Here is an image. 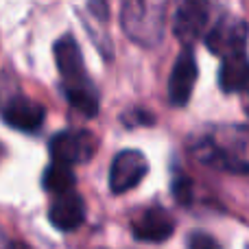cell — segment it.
<instances>
[{
    "label": "cell",
    "mask_w": 249,
    "mask_h": 249,
    "mask_svg": "<svg viewBox=\"0 0 249 249\" xmlns=\"http://www.w3.org/2000/svg\"><path fill=\"white\" fill-rule=\"evenodd\" d=\"M55 61H57V70H59L61 79H64V88L90 86L81 51H79V44L72 35H64V37H59L55 42Z\"/></svg>",
    "instance_id": "8"
},
{
    "label": "cell",
    "mask_w": 249,
    "mask_h": 249,
    "mask_svg": "<svg viewBox=\"0 0 249 249\" xmlns=\"http://www.w3.org/2000/svg\"><path fill=\"white\" fill-rule=\"evenodd\" d=\"M193 155L203 164H212L230 173H249V127L223 124L199 136Z\"/></svg>",
    "instance_id": "1"
},
{
    "label": "cell",
    "mask_w": 249,
    "mask_h": 249,
    "mask_svg": "<svg viewBox=\"0 0 249 249\" xmlns=\"http://www.w3.org/2000/svg\"><path fill=\"white\" fill-rule=\"evenodd\" d=\"M210 0H181L179 9L175 13L173 22V33L179 42L193 44L201 37L208 20H210Z\"/></svg>",
    "instance_id": "7"
},
{
    "label": "cell",
    "mask_w": 249,
    "mask_h": 249,
    "mask_svg": "<svg viewBox=\"0 0 249 249\" xmlns=\"http://www.w3.org/2000/svg\"><path fill=\"white\" fill-rule=\"evenodd\" d=\"M247 92V96H245V112H247V116H249V90H245Z\"/></svg>",
    "instance_id": "18"
},
{
    "label": "cell",
    "mask_w": 249,
    "mask_h": 249,
    "mask_svg": "<svg viewBox=\"0 0 249 249\" xmlns=\"http://www.w3.org/2000/svg\"><path fill=\"white\" fill-rule=\"evenodd\" d=\"M197 57H195L193 48L186 46L184 51L177 55V61L173 66L171 79H168V103L175 105V107H184L190 101L195 90V83H197Z\"/></svg>",
    "instance_id": "6"
},
{
    "label": "cell",
    "mask_w": 249,
    "mask_h": 249,
    "mask_svg": "<svg viewBox=\"0 0 249 249\" xmlns=\"http://www.w3.org/2000/svg\"><path fill=\"white\" fill-rule=\"evenodd\" d=\"M131 232L142 243H162L168 241L175 232V221L164 208L153 206L146 208L138 219H133Z\"/></svg>",
    "instance_id": "10"
},
{
    "label": "cell",
    "mask_w": 249,
    "mask_h": 249,
    "mask_svg": "<svg viewBox=\"0 0 249 249\" xmlns=\"http://www.w3.org/2000/svg\"><path fill=\"white\" fill-rule=\"evenodd\" d=\"M149 173V162L136 149H124L112 160L109 166V190L114 195H123L136 188Z\"/></svg>",
    "instance_id": "5"
},
{
    "label": "cell",
    "mask_w": 249,
    "mask_h": 249,
    "mask_svg": "<svg viewBox=\"0 0 249 249\" xmlns=\"http://www.w3.org/2000/svg\"><path fill=\"white\" fill-rule=\"evenodd\" d=\"M0 249H29V247L22 245V243H11V241L0 236Z\"/></svg>",
    "instance_id": "17"
},
{
    "label": "cell",
    "mask_w": 249,
    "mask_h": 249,
    "mask_svg": "<svg viewBox=\"0 0 249 249\" xmlns=\"http://www.w3.org/2000/svg\"><path fill=\"white\" fill-rule=\"evenodd\" d=\"M48 221L59 232L79 230L86 221V201H83V197L77 195L74 190L57 195V199L48 208Z\"/></svg>",
    "instance_id": "9"
},
{
    "label": "cell",
    "mask_w": 249,
    "mask_h": 249,
    "mask_svg": "<svg viewBox=\"0 0 249 249\" xmlns=\"http://www.w3.org/2000/svg\"><path fill=\"white\" fill-rule=\"evenodd\" d=\"M219 86L228 94L249 90V57L245 53H236V55H230L223 59L219 72Z\"/></svg>",
    "instance_id": "12"
},
{
    "label": "cell",
    "mask_w": 249,
    "mask_h": 249,
    "mask_svg": "<svg viewBox=\"0 0 249 249\" xmlns=\"http://www.w3.org/2000/svg\"><path fill=\"white\" fill-rule=\"evenodd\" d=\"M247 35H249V26L245 20L241 18H221L206 35V46L212 55L225 57L236 55V53H245V44H247Z\"/></svg>",
    "instance_id": "3"
},
{
    "label": "cell",
    "mask_w": 249,
    "mask_h": 249,
    "mask_svg": "<svg viewBox=\"0 0 249 249\" xmlns=\"http://www.w3.org/2000/svg\"><path fill=\"white\" fill-rule=\"evenodd\" d=\"M188 249H221V245L206 232H193L188 238Z\"/></svg>",
    "instance_id": "16"
},
{
    "label": "cell",
    "mask_w": 249,
    "mask_h": 249,
    "mask_svg": "<svg viewBox=\"0 0 249 249\" xmlns=\"http://www.w3.org/2000/svg\"><path fill=\"white\" fill-rule=\"evenodd\" d=\"M74 177L72 168L68 164H61V162H53L51 166L44 171L42 177V186L53 195H61V193H68V190H74Z\"/></svg>",
    "instance_id": "13"
},
{
    "label": "cell",
    "mask_w": 249,
    "mask_h": 249,
    "mask_svg": "<svg viewBox=\"0 0 249 249\" xmlns=\"http://www.w3.org/2000/svg\"><path fill=\"white\" fill-rule=\"evenodd\" d=\"M48 149H51L53 162L72 166V164L88 162L94 155L96 140L86 129H68V131H59L57 136H53Z\"/></svg>",
    "instance_id": "4"
},
{
    "label": "cell",
    "mask_w": 249,
    "mask_h": 249,
    "mask_svg": "<svg viewBox=\"0 0 249 249\" xmlns=\"http://www.w3.org/2000/svg\"><path fill=\"white\" fill-rule=\"evenodd\" d=\"M64 94L68 99V103L72 105L77 112H81L83 116L94 118L99 114V94L90 86H79V88H64Z\"/></svg>",
    "instance_id": "14"
},
{
    "label": "cell",
    "mask_w": 249,
    "mask_h": 249,
    "mask_svg": "<svg viewBox=\"0 0 249 249\" xmlns=\"http://www.w3.org/2000/svg\"><path fill=\"white\" fill-rule=\"evenodd\" d=\"M173 197L179 206H190L193 203V181L188 175H177L173 179Z\"/></svg>",
    "instance_id": "15"
},
{
    "label": "cell",
    "mask_w": 249,
    "mask_h": 249,
    "mask_svg": "<svg viewBox=\"0 0 249 249\" xmlns=\"http://www.w3.org/2000/svg\"><path fill=\"white\" fill-rule=\"evenodd\" d=\"M166 0H123V29L142 46L160 42L164 31Z\"/></svg>",
    "instance_id": "2"
},
{
    "label": "cell",
    "mask_w": 249,
    "mask_h": 249,
    "mask_svg": "<svg viewBox=\"0 0 249 249\" xmlns=\"http://www.w3.org/2000/svg\"><path fill=\"white\" fill-rule=\"evenodd\" d=\"M2 118L9 127L18 129V131H37L44 124V118H46V112L39 103L26 99V96H16L7 103L2 112Z\"/></svg>",
    "instance_id": "11"
}]
</instances>
